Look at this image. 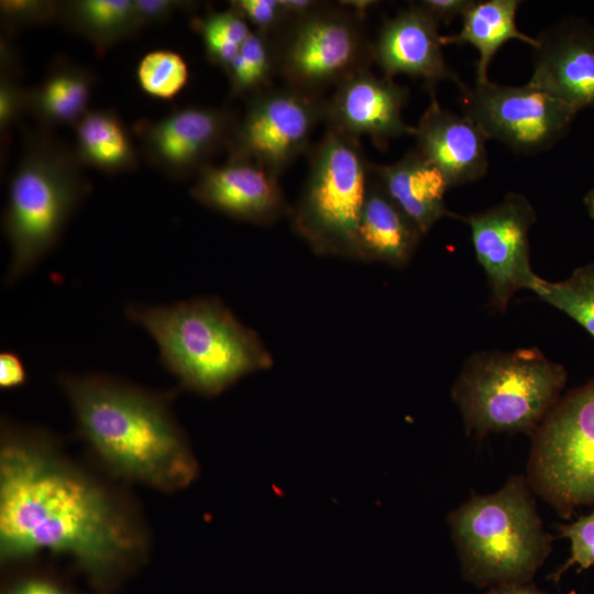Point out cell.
Listing matches in <instances>:
<instances>
[{
	"label": "cell",
	"mask_w": 594,
	"mask_h": 594,
	"mask_svg": "<svg viewBox=\"0 0 594 594\" xmlns=\"http://www.w3.org/2000/svg\"><path fill=\"white\" fill-rule=\"evenodd\" d=\"M145 537L119 503L40 431L6 424L0 449L2 561L68 556L103 578L143 553Z\"/></svg>",
	"instance_id": "obj_1"
},
{
	"label": "cell",
	"mask_w": 594,
	"mask_h": 594,
	"mask_svg": "<svg viewBox=\"0 0 594 594\" xmlns=\"http://www.w3.org/2000/svg\"><path fill=\"white\" fill-rule=\"evenodd\" d=\"M57 381L80 435L113 473L164 492L196 477L197 461L163 395L103 374Z\"/></svg>",
	"instance_id": "obj_2"
},
{
	"label": "cell",
	"mask_w": 594,
	"mask_h": 594,
	"mask_svg": "<svg viewBox=\"0 0 594 594\" xmlns=\"http://www.w3.org/2000/svg\"><path fill=\"white\" fill-rule=\"evenodd\" d=\"M125 316L153 338L162 364L179 384L197 394L217 396L243 376L273 365L258 334L218 298L129 304Z\"/></svg>",
	"instance_id": "obj_3"
},
{
	"label": "cell",
	"mask_w": 594,
	"mask_h": 594,
	"mask_svg": "<svg viewBox=\"0 0 594 594\" xmlns=\"http://www.w3.org/2000/svg\"><path fill=\"white\" fill-rule=\"evenodd\" d=\"M526 476L471 497L448 516L463 578L479 587L529 583L552 550Z\"/></svg>",
	"instance_id": "obj_4"
},
{
	"label": "cell",
	"mask_w": 594,
	"mask_h": 594,
	"mask_svg": "<svg viewBox=\"0 0 594 594\" xmlns=\"http://www.w3.org/2000/svg\"><path fill=\"white\" fill-rule=\"evenodd\" d=\"M75 150L41 129L25 138L10 180L2 218L11 258L4 279L14 283L58 243L90 183Z\"/></svg>",
	"instance_id": "obj_5"
},
{
	"label": "cell",
	"mask_w": 594,
	"mask_h": 594,
	"mask_svg": "<svg viewBox=\"0 0 594 594\" xmlns=\"http://www.w3.org/2000/svg\"><path fill=\"white\" fill-rule=\"evenodd\" d=\"M565 382L563 365L537 348L479 351L464 362L451 397L469 435L531 437L560 399Z\"/></svg>",
	"instance_id": "obj_6"
},
{
	"label": "cell",
	"mask_w": 594,
	"mask_h": 594,
	"mask_svg": "<svg viewBox=\"0 0 594 594\" xmlns=\"http://www.w3.org/2000/svg\"><path fill=\"white\" fill-rule=\"evenodd\" d=\"M306 182L292 208V227L319 255L353 256L371 162L360 139L327 128L308 152Z\"/></svg>",
	"instance_id": "obj_7"
},
{
	"label": "cell",
	"mask_w": 594,
	"mask_h": 594,
	"mask_svg": "<svg viewBox=\"0 0 594 594\" xmlns=\"http://www.w3.org/2000/svg\"><path fill=\"white\" fill-rule=\"evenodd\" d=\"M273 44L285 86L319 97L373 63L364 14L339 2L292 18Z\"/></svg>",
	"instance_id": "obj_8"
},
{
	"label": "cell",
	"mask_w": 594,
	"mask_h": 594,
	"mask_svg": "<svg viewBox=\"0 0 594 594\" xmlns=\"http://www.w3.org/2000/svg\"><path fill=\"white\" fill-rule=\"evenodd\" d=\"M526 479L564 518L594 506V378L560 397L538 426Z\"/></svg>",
	"instance_id": "obj_9"
},
{
	"label": "cell",
	"mask_w": 594,
	"mask_h": 594,
	"mask_svg": "<svg viewBox=\"0 0 594 594\" xmlns=\"http://www.w3.org/2000/svg\"><path fill=\"white\" fill-rule=\"evenodd\" d=\"M463 114L517 153L536 154L552 147L569 130L576 110L526 82L499 85L490 80L458 86Z\"/></svg>",
	"instance_id": "obj_10"
},
{
	"label": "cell",
	"mask_w": 594,
	"mask_h": 594,
	"mask_svg": "<svg viewBox=\"0 0 594 594\" xmlns=\"http://www.w3.org/2000/svg\"><path fill=\"white\" fill-rule=\"evenodd\" d=\"M326 99L288 86L250 96L232 133L228 157L252 162L279 177L311 148L312 132L324 117Z\"/></svg>",
	"instance_id": "obj_11"
},
{
	"label": "cell",
	"mask_w": 594,
	"mask_h": 594,
	"mask_svg": "<svg viewBox=\"0 0 594 594\" xmlns=\"http://www.w3.org/2000/svg\"><path fill=\"white\" fill-rule=\"evenodd\" d=\"M455 218L468 224L476 260L491 292L490 305L504 311L515 293L531 292L538 276L531 267L529 232L537 212L529 199L510 191L496 205Z\"/></svg>",
	"instance_id": "obj_12"
},
{
	"label": "cell",
	"mask_w": 594,
	"mask_h": 594,
	"mask_svg": "<svg viewBox=\"0 0 594 594\" xmlns=\"http://www.w3.org/2000/svg\"><path fill=\"white\" fill-rule=\"evenodd\" d=\"M238 119L228 107H186L158 120H139L132 132L152 166L169 178L186 179L228 150Z\"/></svg>",
	"instance_id": "obj_13"
},
{
	"label": "cell",
	"mask_w": 594,
	"mask_h": 594,
	"mask_svg": "<svg viewBox=\"0 0 594 594\" xmlns=\"http://www.w3.org/2000/svg\"><path fill=\"white\" fill-rule=\"evenodd\" d=\"M407 99L406 87L366 69L336 87L324 102L323 121L327 128L358 139L367 135L376 147L385 150L392 139L414 134L415 127L402 114Z\"/></svg>",
	"instance_id": "obj_14"
},
{
	"label": "cell",
	"mask_w": 594,
	"mask_h": 594,
	"mask_svg": "<svg viewBox=\"0 0 594 594\" xmlns=\"http://www.w3.org/2000/svg\"><path fill=\"white\" fill-rule=\"evenodd\" d=\"M199 204L230 218L268 226L290 216L278 176L235 157L206 166L190 188Z\"/></svg>",
	"instance_id": "obj_15"
},
{
	"label": "cell",
	"mask_w": 594,
	"mask_h": 594,
	"mask_svg": "<svg viewBox=\"0 0 594 594\" xmlns=\"http://www.w3.org/2000/svg\"><path fill=\"white\" fill-rule=\"evenodd\" d=\"M536 40L529 82L576 111L594 108V26L566 19Z\"/></svg>",
	"instance_id": "obj_16"
},
{
	"label": "cell",
	"mask_w": 594,
	"mask_h": 594,
	"mask_svg": "<svg viewBox=\"0 0 594 594\" xmlns=\"http://www.w3.org/2000/svg\"><path fill=\"white\" fill-rule=\"evenodd\" d=\"M440 23L418 2L387 19L372 40L373 62L384 76L398 74L422 79L429 95L436 96V86L462 80L451 69L442 53Z\"/></svg>",
	"instance_id": "obj_17"
},
{
	"label": "cell",
	"mask_w": 594,
	"mask_h": 594,
	"mask_svg": "<svg viewBox=\"0 0 594 594\" xmlns=\"http://www.w3.org/2000/svg\"><path fill=\"white\" fill-rule=\"evenodd\" d=\"M413 135L415 150L439 168L450 188L476 182L488 169V139L470 118L443 108L436 96Z\"/></svg>",
	"instance_id": "obj_18"
},
{
	"label": "cell",
	"mask_w": 594,
	"mask_h": 594,
	"mask_svg": "<svg viewBox=\"0 0 594 594\" xmlns=\"http://www.w3.org/2000/svg\"><path fill=\"white\" fill-rule=\"evenodd\" d=\"M422 235L388 196L371 168L352 260L403 267L413 257Z\"/></svg>",
	"instance_id": "obj_19"
},
{
	"label": "cell",
	"mask_w": 594,
	"mask_h": 594,
	"mask_svg": "<svg viewBox=\"0 0 594 594\" xmlns=\"http://www.w3.org/2000/svg\"><path fill=\"white\" fill-rule=\"evenodd\" d=\"M371 168L394 202L426 234L450 212L444 195L450 188L437 166L415 148L392 164L371 163Z\"/></svg>",
	"instance_id": "obj_20"
},
{
	"label": "cell",
	"mask_w": 594,
	"mask_h": 594,
	"mask_svg": "<svg viewBox=\"0 0 594 594\" xmlns=\"http://www.w3.org/2000/svg\"><path fill=\"white\" fill-rule=\"evenodd\" d=\"M95 84L96 75L90 69L58 57L44 78L28 89L26 111L44 130L75 127L89 111Z\"/></svg>",
	"instance_id": "obj_21"
},
{
	"label": "cell",
	"mask_w": 594,
	"mask_h": 594,
	"mask_svg": "<svg viewBox=\"0 0 594 594\" xmlns=\"http://www.w3.org/2000/svg\"><path fill=\"white\" fill-rule=\"evenodd\" d=\"M519 0L474 1L462 15V26L457 34L442 35V45L470 44L479 52L475 62V82L488 79V67L497 51L507 42L517 40L537 45L536 37L522 33L516 24Z\"/></svg>",
	"instance_id": "obj_22"
},
{
	"label": "cell",
	"mask_w": 594,
	"mask_h": 594,
	"mask_svg": "<svg viewBox=\"0 0 594 594\" xmlns=\"http://www.w3.org/2000/svg\"><path fill=\"white\" fill-rule=\"evenodd\" d=\"M74 128V150L84 166L110 175L138 168L139 151L129 129L114 110H89Z\"/></svg>",
	"instance_id": "obj_23"
},
{
	"label": "cell",
	"mask_w": 594,
	"mask_h": 594,
	"mask_svg": "<svg viewBox=\"0 0 594 594\" xmlns=\"http://www.w3.org/2000/svg\"><path fill=\"white\" fill-rule=\"evenodd\" d=\"M57 21L99 50L141 31L133 0L61 1Z\"/></svg>",
	"instance_id": "obj_24"
},
{
	"label": "cell",
	"mask_w": 594,
	"mask_h": 594,
	"mask_svg": "<svg viewBox=\"0 0 594 594\" xmlns=\"http://www.w3.org/2000/svg\"><path fill=\"white\" fill-rule=\"evenodd\" d=\"M531 292L568 315L594 338V262L575 268L559 282L539 277Z\"/></svg>",
	"instance_id": "obj_25"
},
{
	"label": "cell",
	"mask_w": 594,
	"mask_h": 594,
	"mask_svg": "<svg viewBox=\"0 0 594 594\" xmlns=\"http://www.w3.org/2000/svg\"><path fill=\"white\" fill-rule=\"evenodd\" d=\"M224 73L232 97L252 96L268 88L273 75H276L273 40L252 31Z\"/></svg>",
	"instance_id": "obj_26"
},
{
	"label": "cell",
	"mask_w": 594,
	"mask_h": 594,
	"mask_svg": "<svg viewBox=\"0 0 594 594\" xmlns=\"http://www.w3.org/2000/svg\"><path fill=\"white\" fill-rule=\"evenodd\" d=\"M193 26L201 35L208 61L224 72L252 33L249 23L230 7L195 18Z\"/></svg>",
	"instance_id": "obj_27"
},
{
	"label": "cell",
	"mask_w": 594,
	"mask_h": 594,
	"mask_svg": "<svg viewBox=\"0 0 594 594\" xmlns=\"http://www.w3.org/2000/svg\"><path fill=\"white\" fill-rule=\"evenodd\" d=\"M189 72L184 58L170 50H155L142 57L136 68L141 88L148 95L170 99L186 85Z\"/></svg>",
	"instance_id": "obj_28"
},
{
	"label": "cell",
	"mask_w": 594,
	"mask_h": 594,
	"mask_svg": "<svg viewBox=\"0 0 594 594\" xmlns=\"http://www.w3.org/2000/svg\"><path fill=\"white\" fill-rule=\"evenodd\" d=\"M558 529L560 537L570 540L571 550L564 564L550 575L554 582L571 566L575 565L576 571L581 572L594 565V510L569 525L559 526Z\"/></svg>",
	"instance_id": "obj_29"
},
{
	"label": "cell",
	"mask_w": 594,
	"mask_h": 594,
	"mask_svg": "<svg viewBox=\"0 0 594 594\" xmlns=\"http://www.w3.org/2000/svg\"><path fill=\"white\" fill-rule=\"evenodd\" d=\"M61 1L52 0H2L1 23L6 34L22 28L57 21Z\"/></svg>",
	"instance_id": "obj_30"
},
{
	"label": "cell",
	"mask_w": 594,
	"mask_h": 594,
	"mask_svg": "<svg viewBox=\"0 0 594 594\" xmlns=\"http://www.w3.org/2000/svg\"><path fill=\"white\" fill-rule=\"evenodd\" d=\"M229 7L235 10L254 32L275 38L292 19L280 0H233Z\"/></svg>",
	"instance_id": "obj_31"
},
{
	"label": "cell",
	"mask_w": 594,
	"mask_h": 594,
	"mask_svg": "<svg viewBox=\"0 0 594 594\" xmlns=\"http://www.w3.org/2000/svg\"><path fill=\"white\" fill-rule=\"evenodd\" d=\"M16 77L10 74L0 76V132L4 141L11 128L26 111L28 89L18 82Z\"/></svg>",
	"instance_id": "obj_32"
},
{
	"label": "cell",
	"mask_w": 594,
	"mask_h": 594,
	"mask_svg": "<svg viewBox=\"0 0 594 594\" xmlns=\"http://www.w3.org/2000/svg\"><path fill=\"white\" fill-rule=\"evenodd\" d=\"M141 30L168 21L175 13L191 11L197 2L179 0H133Z\"/></svg>",
	"instance_id": "obj_33"
},
{
	"label": "cell",
	"mask_w": 594,
	"mask_h": 594,
	"mask_svg": "<svg viewBox=\"0 0 594 594\" xmlns=\"http://www.w3.org/2000/svg\"><path fill=\"white\" fill-rule=\"evenodd\" d=\"M26 371L21 358L12 351L0 353V387L15 388L26 381Z\"/></svg>",
	"instance_id": "obj_34"
},
{
	"label": "cell",
	"mask_w": 594,
	"mask_h": 594,
	"mask_svg": "<svg viewBox=\"0 0 594 594\" xmlns=\"http://www.w3.org/2000/svg\"><path fill=\"white\" fill-rule=\"evenodd\" d=\"M473 0H421L418 3L439 23H450L473 4Z\"/></svg>",
	"instance_id": "obj_35"
},
{
	"label": "cell",
	"mask_w": 594,
	"mask_h": 594,
	"mask_svg": "<svg viewBox=\"0 0 594 594\" xmlns=\"http://www.w3.org/2000/svg\"><path fill=\"white\" fill-rule=\"evenodd\" d=\"M9 594H66L53 583L40 580L30 579L18 583L11 588Z\"/></svg>",
	"instance_id": "obj_36"
},
{
	"label": "cell",
	"mask_w": 594,
	"mask_h": 594,
	"mask_svg": "<svg viewBox=\"0 0 594 594\" xmlns=\"http://www.w3.org/2000/svg\"><path fill=\"white\" fill-rule=\"evenodd\" d=\"M485 594H546L532 582L529 583H516V584H503L490 587ZM566 594H576L575 591H571Z\"/></svg>",
	"instance_id": "obj_37"
},
{
	"label": "cell",
	"mask_w": 594,
	"mask_h": 594,
	"mask_svg": "<svg viewBox=\"0 0 594 594\" xmlns=\"http://www.w3.org/2000/svg\"><path fill=\"white\" fill-rule=\"evenodd\" d=\"M283 7L290 18H296L308 13L317 8L321 1L316 0H280Z\"/></svg>",
	"instance_id": "obj_38"
},
{
	"label": "cell",
	"mask_w": 594,
	"mask_h": 594,
	"mask_svg": "<svg viewBox=\"0 0 594 594\" xmlns=\"http://www.w3.org/2000/svg\"><path fill=\"white\" fill-rule=\"evenodd\" d=\"M339 3L344 6V7H348V8L352 9V10L359 12V13L364 14L365 11L369 8L375 6L377 2L376 1H370V0H362V1H360V0H358V1L356 0L355 1L350 0V1H339Z\"/></svg>",
	"instance_id": "obj_39"
},
{
	"label": "cell",
	"mask_w": 594,
	"mask_h": 594,
	"mask_svg": "<svg viewBox=\"0 0 594 594\" xmlns=\"http://www.w3.org/2000/svg\"><path fill=\"white\" fill-rule=\"evenodd\" d=\"M584 205L588 216L594 219V189L590 190L584 197Z\"/></svg>",
	"instance_id": "obj_40"
}]
</instances>
